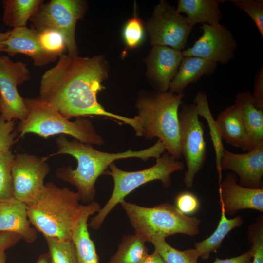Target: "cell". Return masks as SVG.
Instances as JSON below:
<instances>
[{"label":"cell","mask_w":263,"mask_h":263,"mask_svg":"<svg viewBox=\"0 0 263 263\" xmlns=\"http://www.w3.org/2000/svg\"><path fill=\"white\" fill-rule=\"evenodd\" d=\"M57 64L45 72L40 84L39 97L55 108L65 118L87 116L106 117L131 126L142 136L140 120L107 111L98 101L97 94L105 87L108 67L100 56L83 57L62 54Z\"/></svg>","instance_id":"1"},{"label":"cell","mask_w":263,"mask_h":263,"mask_svg":"<svg viewBox=\"0 0 263 263\" xmlns=\"http://www.w3.org/2000/svg\"><path fill=\"white\" fill-rule=\"evenodd\" d=\"M58 147L55 154H67L77 160L75 169L71 166L59 168L56 176L74 185L77 189L80 201L89 204L94 201L96 194L95 184L98 178L104 174L109 165L117 160L137 158L146 161L150 158H158L164 153V145L158 140L152 146L140 150H128L117 153L103 152L91 145L74 139L69 140L64 135L56 140Z\"/></svg>","instance_id":"2"},{"label":"cell","mask_w":263,"mask_h":263,"mask_svg":"<svg viewBox=\"0 0 263 263\" xmlns=\"http://www.w3.org/2000/svg\"><path fill=\"white\" fill-rule=\"evenodd\" d=\"M80 201L77 192L48 182L37 198L27 205L29 220L44 237L72 240Z\"/></svg>","instance_id":"3"},{"label":"cell","mask_w":263,"mask_h":263,"mask_svg":"<svg viewBox=\"0 0 263 263\" xmlns=\"http://www.w3.org/2000/svg\"><path fill=\"white\" fill-rule=\"evenodd\" d=\"M184 97V93L149 92L140 94L136 102L142 136L148 140L158 138L167 152L176 159L181 157L178 112Z\"/></svg>","instance_id":"4"},{"label":"cell","mask_w":263,"mask_h":263,"mask_svg":"<svg viewBox=\"0 0 263 263\" xmlns=\"http://www.w3.org/2000/svg\"><path fill=\"white\" fill-rule=\"evenodd\" d=\"M28 116L20 121L16 129L22 137L33 133L44 138L55 135H69L90 145H103L105 141L97 132L92 122L84 117L74 122L65 118L50 104L39 97L24 98Z\"/></svg>","instance_id":"5"},{"label":"cell","mask_w":263,"mask_h":263,"mask_svg":"<svg viewBox=\"0 0 263 263\" xmlns=\"http://www.w3.org/2000/svg\"><path fill=\"white\" fill-rule=\"evenodd\" d=\"M135 234L150 242L176 234L194 236L199 233L200 220L181 213L168 202L144 207L125 200L120 203Z\"/></svg>","instance_id":"6"},{"label":"cell","mask_w":263,"mask_h":263,"mask_svg":"<svg viewBox=\"0 0 263 263\" xmlns=\"http://www.w3.org/2000/svg\"><path fill=\"white\" fill-rule=\"evenodd\" d=\"M109 167L110 170L107 169L104 174L112 177L114 183L113 189L108 201L88 223V226L94 230L99 229L113 208L138 187L155 180L160 181L165 188L170 187L172 183L171 174L184 169V165L181 161L167 152L156 159L154 165L142 170H123L114 163L111 164Z\"/></svg>","instance_id":"7"},{"label":"cell","mask_w":263,"mask_h":263,"mask_svg":"<svg viewBox=\"0 0 263 263\" xmlns=\"http://www.w3.org/2000/svg\"><path fill=\"white\" fill-rule=\"evenodd\" d=\"M198 117L193 103L184 104L178 112L180 153L187 168L184 182L188 188L192 187L196 174L206 160L204 125Z\"/></svg>","instance_id":"8"},{"label":"cell","mask_w":263,"mask_h":263,"mask_svg":"<svg viewBox=\"0 0 263 263\" xmlns=\"http://www.w3.org/2000/svg\"><path fill=\"white\" fill-rule=\"evenodd\" d=\"M85 2L80 0H51L43 3L30 18L38 33L47 29L59 31L65 38L68 55H77L75 38L77 21L85 10Z\"/></svg>","instance_id":"9"},{"label":"cell","mask_w":263,"mask_h":263,"mask_svg":"<svg viewBox=\"0 0 263 263\" xmlns=\"http://www.w3.org/2000/svg\"><path fill=\"white\" fill-rule=\"evenodd\" d=\"M193 27L186 17L164 0L155 7L146 25L152 45L180 51L185 48Z\"/></svg>","instance_id":"10"},{"label":"cell","mask_w":263,"mask_h":263,"mask_svg":"<svg viewBox=\"0 0 263 263\" xmlns=\"http://www.w3.org/2000/svg\"><path fill=\"white\" fill-rule=\"evenodd\" d=\"M27 64L13 62L3 55L0 59V114L6 121L25 120L28 110L17 86L31 78Z\"/></svg>","instance_id":"11"},{"label":"cell","mask_w":263,"mask_h":263,"mask_svg":"<svg viewBox=\"0 0 263 263\" xmlns=\"http://www.w3.org/2000/svg\"><path fill=\"white\" fill-rule=\"evenodd\" d=\"M49 171L45 159L27 153L17 154L11 169L13 197L26 205L32 202L42 191Z\"/></svg>","instance_id":"12"},{"label":"cell","mask_w":263,"mask_h":263,"mask_svg":"<svg viewBox=\"0 0 263 263\" xmlns=\"http://www.w3.org/2000/svg\"><path fill=\"white\" fill-rule=\"evenodd\" d=\"M201 36L193 46L182 51L184 56H196L225 65L235 56L237 44L232 33L226 27L203 24Z\"/></svg>","instance_id":"13"},{"label":"cell","mask_w":263,"mask_h":263,"mask_svg":"<svg viewBox=\"0 0 263 263\" xmlns=\"http://www.w3.org/2000/svg\"><path fill=\"white\" fill-rule=\"evenodd\" d=\"M219 186L220 207L225 214L233 215L245 209L263 211V188L242 186L237 184V177L232 173H226Z\"/></svg>","instance_id":"14"},{"label":"cell","mask_w":263,"mask_h":263,"mask_svg":"<svg viewBox=\"0 0 263 263\" xmlns=\"http://www.w3.org/2000/svg\"><path fill=\"white\" fill-rule=\"evenodd\" d=\"M223 170L229 169L239 177V185L246 188L263 187V145L245 153H236L225 149L221 162Z\"/></svg>","instance_id":"15"},{"label":"cell","mask_w":263,"mask_h":263,"mask_svg":"<svg viewBox=\"0 0 263 263\" xmlns=\"http://www.w3.org/2000/svg\"><path fill=\"white\" fill-rule=\"evenodd\" d=\"M184 57L180 50L166 46H153L145 61L148 77L156 91H168Z\"/></svg>","instance_id":"16"},{"label":"cell","mask_w":263,"mask_h":263,"mask_svg":"<svg viewBox=\"0 0 263 263\" xmlns=\"http://www.w3.org/2000/svg\"><path fill=\"white\" fill-rule=\"evenodd\" d=\"M2 52H5L11 56L19 53L26 55L32 58L34 65L38 67L47 65L56 58L42 48L38 33L34 28L26 27L10 30Z\"/></svg>","instance_id":"17"},{"label":"cell","mask_w":263,"mask_h":263,"mask_svg":"<svg viewBox=\"0 0 263 263\" xmlns=\"http://www.w3.org/2000/svg\"><path fill=\"white\" fill-rule=\"evenodd\" d=\"M31 225L26 204L14 197L0 201V232L15 233L26 242L32 243L37 238V232Z\"/></svg>","instance_id":"18"},{"label":"cell","mask_w":263,"mask_h":263,"mask_svg":"<svg viewBox=\"0 0 263 263\" xmlns=\"http://www.w3.org/2000/svg\"><path fill=\"white\" fill-rule=\"evenodd\" d=\"M95 201L86 205H81L80 211L72 236L77 263H99L94 242L88 231V219L90 216L100 209Z\"/></svg>","instance_id":"19"},{"label":"cell","mask_w":263,"mask_h":263,"mask_svg":"<svg viewBox=\"0 0 263 263\" xmlns=\"http://www.w3.org/2000/svg\"><path fill=\"white\" fill-rule=\"evenodd\" d=\"M215 121L222 139L227 144L243 151L253 149L243 123L240 109L235 104L221 111Z\"/></svg>","instance_id":"20"},{"label":"cell","mask_w":263,"mask_h":263,"mask_svg":"<svg viewBox=\"0 0 263 263\" xmlns=\"http://www.w3.org/2000/svg\"><path fill=\"white\" fill-rule=\"evenodd\" d=\"M217 63L196 56H187L183 58L176 76L170 83L169 91L181 94L190 84L198 81L205 75L214 73Z\"/></svg>","instance_id":"21"},{"label":"cell","mask_w":263,"mask_h":263,"mask_svg":"<svg viewBox=\"0 0 263 263\" xmlns=\"http://www.w3.org/2000/svg\"><path fill=\"white\" fill-rule=\"evenodd\" d=\"M222 0H179L177 11L184 13L189 23L194 26L197 23L216 25L220 24L223 15L220 4Z\"/></svg>","instance_id":"22"},{"label":"cell","mask_w":263,"mask_h":263,"mask_svg":"<svg viewBox=\"0 0 263 263\" xmlns=\"http://www.w3.org/2000/svg\"><path fill=\"white\" fill-rule=\"evenodd\" d=\"M235 104L240 109L242 120L253 149L263 145V110L254 105L251 93L239 92L236 95Z\"/></svg>","instance_id":"23"},{"label":"cell","mask_w":263,"mask_h":263,"mask_svg":"<svg viewBox=\"0 0 263 263\" xmlns=\"http://www.w3.org/2000/svg\"><path fill=\"white\" fill-rule=\"evenodd\" d=\"M2 20L13 28L26 27L32 15L43 3L42 0H3Z\"/></svg>","instance_id":"24"},{"label":"cell","mask_w":263,"mask_h":263,"mask_svg":"<svg viewBox=\"0 0 263 263\" xmlns=\"http://www.w3.org/2000/svg\"><path fill=\"white\" fill-rule=\"evenodd\" d=\"M243 222L240 216L232 219L227 218L225 211L221 209L220 220L215 230L208 237L194 244V249L197 251L199 258L202 260L208 259L212 252H216L219 249L228 233L240 226Z\"/></svg>","instance_id":"25"},{"label":"cell","mask_w":263,"mask_h":263,"mask_svg":"<svg viewBox=\"0 0 263 263\" xmlns=\"http://www.w3.org/2000/svg\"><path fill=\"white\" fill-rule=\"evenodd\" d=\"M193 103L195 105L198 115L203 117L206 120L209 127L211 139L215 150L216 166L219 184L222 180L221 162L225 149L223 144V140L218 132L215 120L211 114L206 93L203 91L198 92L193 99Z\"/></svg>","instance_id":"26"},{"label":"cell","mask_w":263,"mask_h":263,"mask_svg":"<svg viewBox=\"0 0 263 263\" xmlns=\"http://www.w3.org/2000/svg\"><path fill=\"white\" fill-rule=\"evenodd\" d=\"M146 242L143 237L136 234L125 236L109 263H141L148 254Z\"/></svg>","instance_id":"27"},{"label":"cell","mask_w":263,"mask_h":263,"mask_svg":"<svg viewBox=\"0 0 263 263\" xmlns=\"http://www.w3.org/2000/svg\"><path fill=\"white\" fill-rule=\"evenodd\" d=\"M150 243L166 263H198L199 254L195 249L179 250L169 244L164 238H155Z\"/></svg>","instance_id":"28"},{"label":"cell","mask_w":263,"mask_h":263,"mask_svg":"<svg viewBox=\"0 0 263 263\" xmlns=\"http://www.w3.org/2000/svg\"><path fill=\"white\" fill-rule=\"evenodd\" d=\"M44 238L48 248L50 263H77L75 246L72 240Z\"/></svg>","instance_id":"29"},{"label":"cell","mask_w":263,"mask_h":263,"mask_svg":"<svg viewBox=\"0 0 263 263\" xmlns=\"http://www.w3.org/2000/svg\"><path fill=\"white\" fill-rule=\"evenodd\" d=\"M38 33L39 43L46 52L56 57L63 54L67 47L61 33L54 29H47Z\"/></svg>","instance_id":"30"},{"label":"cell","mask_w":263,"mask_h":263,"mask_svg":"<svg viewBox=\"0 0 263 263\" xmlns=\"http://www.w3.org/2000/svg\"><path fill=\"white\" fill-rule=\"evenodd\" d=\"M15 157L11 151L0 157V201L13 197L11 169Z\"/></svg>","instance_id":"31"},{"label":"cell","mask_w":263,"mask_h":263,"mask_svg":"<svg viewBox=\"0 0 263 263\" xmlns=\"http://www.w3.org/2000/svg\"><path fill=\"white\" fill-rule=\"evenodd\" d=\"M247 238L251 244V263H263V216L260 215L248 229Z\"/></svg>","instance_id":"32"},{"label":"cell","mask_w":263,"mask_h":263,"mask_svg":"<svg viewBox=\"0 0 263 263\" xmlns=\"http://www.w3.org/2000/svg\"><path fill=\"white\" fill-rule=\"evenodd\" d=\"M145 36V28L142 21L136 16L129 19L123 30V37L126 45L131 49L137 47Z\"/></svg>","instance_id":"33"},{"label":"cell","mask_w":263,"mask_h":263,"mask_svg":"<svg viewBox=\"0 0 263 263\" xmlns=\"http://www.w3.org/2000/svg\"><path fill=\"white\" fill-rule=\"evenodd\" d=\"M233 5L246 12L255 23L263 38V0H231Z\"/></svg>","instance_id":"34"},{"label":"cell","mask_w":263,"mask_h":263,"mask_svg":"<svg viewBox=\"0 0 263 263\" xmlns=\"http://www.w3.org/2000/svg\"><path fill=\"white\" fill-rule=\"evenodd\" d=\"M14 120L6 121L0 114V157L10 151L15 143L16 132H13Z\"/></svg>","instance_id":"35"},{"label":"cell","mask_w":263,"mask_h":263,"mask_svg":"<svg viewBox=\"0 0 263 263\" xmlns=\"http://www.w3.org/2000/svg\"><path fill=\"white\" fill-rule=\"evenodd\" d=\"M175 207L185 215L196 213L200 207V202L197 197L189 191L179 193L175 199Z\"/></svg>","instance_id":"36"},{"label":"cell","mask_w":263,"mask_h":263,"mask_svg":"<svg viewBox=\"0 0 263 263\" xmlns=\"http://www.w3.org/2000/svg\"><path fill=\"white\" fill-rule=\"evenodd\" d=\"M254 105L263 110V67L257 72L254 80L253 93L252 94Z\"/></svg>","instance_id":"37"},{"label":"cell","mask_w":263,"mask_h":263,"mask_svg":"<svg viewBox=\"0 0 263 263\" xmlns=\"http://www.w3.org/2000/svg\"><path fill=\"white\" fill-rule=\"evenodd\" d=\"M21 236L18 234L10 232H0V252L15 245L21 239Z\"/></svg>","instance_id":"38"},{"label":"cell","mask_w":263,"mask_h":263,"mask_svg":"<svg viewBox=\"0 0 263 263\" xmlns=\"http://www.w3.org/2000/svg\"><path fill=\"white\" fill-rule=\"evenodd\" d=\"M252 254L251 249L239 256L229 259H221L217 257L212 263H251Z\"/></svg>","instance_id":"39"},{"label":"cell","mask_w":263,"mask_h":263,"mask_svg":"<svg viewBox=\"0 0 263 263\" xmlns=\"http://www.w3.org/2000/svg\"><path fill=\"white\" fill-rule=\"evenodd\" d=\"M141 263H166L160 254L154 250L150 254H148Z\"/></svg>","instance_id":"40"},{"label":"cell","mask_w":263,"mask_h":263,"mask_svg":"<svg viewBox=\"0 0 263 263\" xmlns=\"http://www.w3.org/2000/svg\"><path fill=\"white\" fill-rule=\"evenodd\" d=\"M10 33V30L5 32H0V59L1 56L0 55V52H2V49L4 46V43L7 39Z\"/></svg>","instance_id":"41"},{"label":"cell","mask_w":263,"mask_h":263,"mask_svg":"<svg viewBox=\"0 0 263 263\" xmlns=\"http://www.w3.org/2000/svg\"><path fill=\"white\" fill-rule=\"evenodd\" d=\"M36 263H50L48 253L41 254L38 257Z\"/></svg>","instance_id":"42"},{"label":"cell","mask_w":263,"mask_h":263,"mask_svg":"<svg viewBox=\"0 0 263 263\" xmlns=\"http://www.w3.org/2000/svg\"><path fill=\"white\" fill-rule=\"evenodd\" d=\"M7 256L5 251L0 252V263H6Z\"/></svg>","instance_id":"43"}]
</instances>
